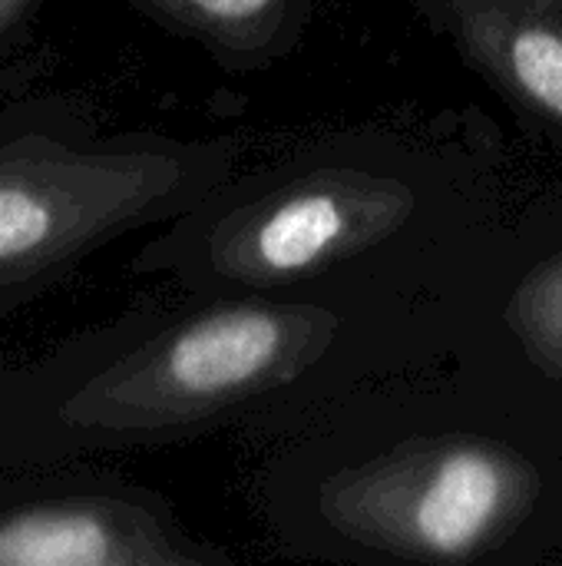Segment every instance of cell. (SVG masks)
<instances>
[{
    "label": "cell",
    "instance_id": "1",
    "mask_svg": "<svg viewBox=\"0 0 562 566\" xmlns=\"http://www.w3.org/2000/svg\"><path fill=\"white\" fill-rule=\"evenodd\" d=\"M490 408H427V424L331 434L295 461V541L378 564H503L562 547V458Z\"/></svg>",
    "mask_w": 562,
    "mask_h": 566
},
{
    "label": "cell",
    "instance_id": "8",
    "mask_svg": "<svg viewBox=\"0 0 562 566\" xmlns=\"http://www.w3.org/2000/svg\"><path fill=\"white\" fill-rule=\"evenodd\" d=\"M503 332L537 378L562 385V249L513 282L503 302Z\"/></svg>",
    "mask_w": 562,
    "mask_h": 566
},
{
    "label": "cell",
    "instance_id": "2",
    "mask_svg": "<svg viewBox=\"0 0 562 566\" xmlns=\"http://www.w3.org/2000/svg\"><path fill=\"white\" fill-rule=\"evenodd\" d=\"M441 189L427 169L308 163L255 176L245 192L212 199L189 222V275L245 295L338 275L427 222Z\"/></svg>",
    "mask_w": 562,
    "mask_h": 566
},
{
    "label": "cell",
    "instance_id": "4",
    "mask_svg": "<svg viewBox=\"0 0 562 566\" xmlns=\"http://www.w3.org/2000/svg\"><path fill=\"white\" fill-rule=\"evenodd\" d=\"M225 146H159L56 166L0 169V272L99 232L209 199L232 172Z\"/></svg>",
    "mask_w": 562,
    "mask_h": 566
},
{
    "label": "cell",
    "instance_id": "6",
    "mask_svg": "<svg viewBox=\"0 0 562 566\" xmlns=\"http://www.w3.org/2000/svg\"><path fill=\"white\" fill-rule=\"evenodd\" d=\"M215 560L225 557L195 551L159 514L129 504H56L0 521V566H185Z\"/></svg>",
    "mask_w": 562,
    "mask_h": 566
},
{
    "label": "cell",
    "instance_id": "5",
    "mask_svg": "<svg viewBox=\"0 0 562 566\" xmlns=\"http://www.w3.org/2000/svg\"><path fill=\"white\" fill-rule=\"evenodd\" d=\"M424 23L562 149V0H414Z\"/></svg>",
    "mask_w": 562,
    "mask_h": 566
},
{
    "label": "cell",
    "instance_id": "3",
    "mask_svg": "<svg viewBox=\"0 0 562 566\" xmlns=\"http://www.w3.org/2000/svg\"><path fill=\"white\" fill-rule=\"evenodd\" d=\"M344 335L341 308L321 298H225L113 368L89 411L113 431L139 434L215 421L315 378Z\"/></svg>",
    "mask_w": 562,
    "mask_h": 566
},
{
    "label": "cell",
    "instance_id": "9",
    "mask_svg": "<svg viewBox=\"0 0 562 566\" xmlns=\"http://www.w3.org/2000/svg\"><path fill=\"white\" fill-rule=\"evenodd\" d=\"M23 3H26V0H0V36L13 27V20H17V13L23 10Z\"/></svg>",
    "mask_w": 562,
    "mask_h": 566
},
{
    "label": "cell",
    "instance_id": "7",
    "mask_svg": "<svg viewBox=\"0 0 562 566\" xmlns=\"http://www.w3.org/2000/svg\"><path fill=\"white\" fill-rule=\"evenodd\" d=\"M162 23L202 43L229 70L285 60L328 0H142Z\"/></svg>",
    "mask_w": 562,
    "mask_h": 566
}]
</instances>
